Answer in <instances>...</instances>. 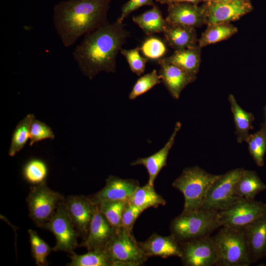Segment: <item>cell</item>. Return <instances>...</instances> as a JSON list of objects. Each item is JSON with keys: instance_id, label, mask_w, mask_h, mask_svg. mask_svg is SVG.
<instances>
[{"instance_id": "6da1fadb", "label": "cell", "mask_w": 266, "mask_h": 266, "mask_svg": "<svg viewBox=\"0 0 266 266\" xmlns=\"http://www.w3.org/2000/svg\"><path fill=\"white\" fill-rule=\"evenodd\" d=\"M130 34L123 23L117 20L84 36L72 52L81 72L90 80L101 71L115 73L117 56Z\"/></svg>"}, {"instance_id": "7a4b0ae2", "label": "cell", "mask_w": 266, "mask_h": 266, "mask_svg": "<svg viewBox=\"0 0 266 266\" xmlns=\"http://www.w3.org/2000/svg\"><path fill=\"white\" fill-rule=\"evenodd\" d=\"M111 0H65L53 8L55 30L65 47L109 22Z\"/></svg>"}, {"instance_id": "3957f363", "label": "cell", "mask_w": 266, "mask_h": 266, "mask_svg": "<svg viewBox=\"0 0 266 266\" xmlns=\"http://www.w3.org/2000/svg\"><path fill=\"white\" fill-rule=\"evenodd\" d=\"M219 175L210 173L198 166L184 168L172 184L184 196L183 211L200 209L211 186Z\"/></svg>"}, {"instance_id": "277c9868", "label": "cell", "mask_w": 266, "mask_h": 266, "mask_svg": "<svg viewBox=\"0 0 266 266\" xmlns=\"http://www.w3.org/2000/svg\"><path fill=\"white\" fill-rule=\"evenodd\" d=\"M221 227L217 211L199 209L182 211L171 221V234L180 243L206 236Z\"/></svg>"}, {"instance_id": "5b68a950", "label": "cell", "mask_w": 266, "mask_h": 266, "mask_svg": "<svg viewBox=\"0 0 266 266\" xmlns=\"http://www.w3.org/2000/svg\"><path fill=\"white\" fill-rule=\"evenodd\" d=\"M212 238L218 253L216 266H248L252 263L242 229L222 226Z\"/></svg>"}, {"instance_id": "8992f818", "label": "cell", "mask_w": 266, "mask_h": 266, "mask_svg": "<svg viewBox=\"0 0 266 266\" xmlns=\"http://www.w3.org/2000/svg\"><path fill=\"white\" fill-rule=\"evenodd\" d=\"M64 200L61 194L50 189L45 182L32 185L26 199L29 216L37 227L45 229Z\"/></svg>"}, {"instance_id": "52a82bcc", "label": "cell", "mask_w": 266, "mask_h": 266, "mask_svg": "<svg viewBox=\"0 0 266 266\" xmlns=\"http://www.w3.org/2000/svg\"><path fill=\"white\" fill-rule=\"evenodd\" d=\"M105 250L114 266L143 264L148 259L133 233L122 227L106 245Z\"/></svg>"}, {"instance_id": "ba28073f", "label": "cell", "mask_w": 266, "mask_h": 266, "mask_svg": "<svg viewBox=\"0 0 266 266\" xmlns=\"http://www.w3.org/2000/svg\"><path fill=\"white\" fill-rule=\"evenodd\" d=\"M244 169L237 168L219 175L211 186L200 209L220 211L240 199L234 192V187Z\"/></svg>"}, {"instance_id": "9c48e42d", "label": "cell", "mask_w": 266, "mask_h": 266, "mask_svg": "<svg viewBox=\"0 0 266 266\" xmlns=\"http://www.w3.org/2000/svg\"><path fill=\"white\" fill-rule=\"evenodd\" d=\"M266 214V203L240 198L228 208L217 212L221 227L243 229Z\"/></svg>"}, {"instance_id": "30bf717a", "label": "cell", "mask_w": 266, "mask_h": 266, "mask_svg": "<svg viewBox=\"0 0 266 266\" xmlns=\"http://www.w3.org/2000/svg\"><path fill=\"white\" fill-rule=\"evenodd\" d=\"M45 229L51 232L55 237L56 243L53 251H64L71 255L74 253V250L78 245L77 238L80 235L68 215L64 201L59 204Z\"/></svg>"}, {"instance_id": "8fae6325", "label": "cell", "mask_w": 266, "mask_h": 266, "mask_svg": "<svg viewBox=\"0 0 266 266\" xmlns=\"http://www.w3.org/2000/svg\"><path fill=\"white\" fill-rule=\"evenodd\" d=\"M180 259L185 266H216L218 256L212 237L206 236L180 243Z\"/></svg>"}, {"instance_id": "7c38bea8", "label": "cell", "mask_w": 266, "mask_h": 266, "mask_svg": "<svg viewBox=\"0 0 266 266\" xmlns=\"http://www.w3.org/2000/svg\"><path fill=\"white\" fill-rule=\"evenodd\" d=\"M206 13V26L231 23L250 12V0H231L221 3L204 2Z\"/></svg>"}, {"instance_id": "4fadbf2b", "label": "cell", "mask_w": 266, "mask_h": 266, "mask_svg": "<svg viewBox=\"0 0 266 266\" xmlns=\"http://www.w3.org/2000/svg\"><path fill=\"white\" fill-rule=\"evenodd\" d=\"M168 25H178L196 29L206 24L205 7L203 4L176 2L168 4L165 18Z\"/></svg>"}, {"instance_id": "5bb4252c", "label": "cell", "mask_w": 266, "mask_h": 266, "mask_svg": "<svg viewBox=\"0 0 266 266\" xmlns=\"http://www.w3.org/2000/svg\"><path fill=\"white\" fill-rule=\"evenodd\" d=\"M139 186L137 180L109 175L106 179L104 187L88 197L95 205L107 201H126Z\"/></svg>"}, {"instance_id": "9a60e30c", "label": "cell", "mask_w": 266, "mask_h": 266, "mask_svg": "<svg viewBox=\"0 0 266 266\" xmlns=\"http://www.w3.org/2000/svg\"><path fill=\"white\" fill-rule=\"evenodd\" d=\"M64 203L75 229L85 239L97 205L82 195L68 196L65 199Z\"/></svg>"}, {"instance_id": "2e32d148", "label": "cell", "mask_w": 266, "mask_h": 266, "mask_svg": "<svg viewBox=\"0 0 266 266\" xmlns=\"http://www.w3.org/2000/svg\"><path fill=\"white\" fill-rule=\"evenodd\" d=\"M116 232L100 211L97 209L91 222L88 233L79 246L85 247L88 251L105 250Z\"/></svg>"}, {"instance_id": "e0dca14e", "label": "cell", "mask_w": 266, "mask_h": 266, "mask_svg": "<svg viewBox=\"0 0 266 266\" xmlns=\"http://www.w3.org/2000/svg\"><path fill=\"white\" fill-rule=\"evenodd\" d=\"M160 69L158 74L166 89L175 99H178L182 90L193 82L197 76L191 75L172 64L162 59L158 60Z\"/></svg>"}, {"instance_id": "ac0fdd59", "label": "cell", "mask_w": 266, "mask_h": 266, "mask_svg": "<svg viewBox=\"0 0 266 266\" xmlns=\"http://www.w3.org/2000/svg\"><path fill=\"white\" fill-rule=\"evenodd\" d=\"M181 127V123L176 122L171 135L163 148L150 156L139 158L130 164L131 166L142 165L145 167L149 175L148 183L150 185H154L159 172L166 166L169 152L174 144L176 135Z\"/></svg>"}, {"instance_id": "d6986e66", "label": "cell", "mask_w": 266, "mask_h": 266, "mask_svg": "<svg viewBox=\"0 0 266 266\" xmlns=\"http://www.w3.org/2000/svg\"><path fill=\"white\" fill-rule=\"evenodd\" d=\"M138 243L148 258L153 256L162 258H180L181 256V245L171 234L162 236L154 233L145 241Z\"/></svg>"}, {"instance_id": "ffe728a7", "label": "cell", "mask_w": 266, "mask_h": 266, "mask_svg": "<svg viewBox=\"0 0 266 266\" xmlns=\"http://www.w3.org/2000/svg\"><path fill=\"white\" fill-rule=\"evenodd\" d=\"M250 257L255 263L266 255V214L242 229Z\"/></svg>"}, {"instance_id": "44dd1931", "label": "cell", "mask_w": 266, "mask_h": 266, "mask_svg": "<svg viewBox=\"0 0 266 266\" xmlns=\"http://www.w3.org/2000/svg\"><path fill=\"white\" fill-rule=\"evenodd\" d=\"M163 34L166 44L174 51L192 48L198 45L199 39L195 28L167 24Z\"/></svg>"}, {"instance_id": "7402d4cb", "label": "cell", "mask_w": 266, "mask_h": 266, "mask_svg": "<svg viewBox=\"0 0 266 266\" xmlns=\"http://www.w3.org/2000/svg\"><path fill=\"white\" fill-rule=\"evenodd\" d=\"M201 48L198 45L192 48L175 50L171 55L162 59L197 76L201 63Z\"/></svg>"}, {"instance_id": "603a6c76", "label": "cell", "mask_w": 266, "mask_h": 266, "mask_svg": "<svg viewBox=\"0 0 266 266\" xmlns=\"http://www.w3.org/2000/svg\"><path fill=\"white\" fill-rule=\"evenodd\" d=\"M228 100L233 117L237 141L240 143L246 142L250 134L249 131L253 129L252 123L255 117L239 105L233 95H229Z\"/></svg>"}, {"instance_id": "cb8c5ba5", "label": "cell", "mask_w": 266, "mask_h": 266, "mask_svg": "<svg viewBox=\"0 0 266 266\" xmlns=\"http://www.w3.org/2000/svg\"><path fill=\"white\" fill-rule=\"evenodd\" d=\"M132 20L148 36L163 33L167 25L160 9L155 4L141 14L133 16Z\"/></svg>"}, {"instance_id": "d4e9b609", "label": "cell", "mask_w": 266, "mask_h": 266, "mask_svg": "<svg viewBox=\"0 0 266 266\" xmlns=\"http://www.w3.org/2000/svg\"><path fill=\"white\" fill-rule=\"evenodd\" d=\"M266 189V185L256 172L244 169L234 187L235 195L240 198L254 200L256 196Z\"/></svg>"}, {"instance_id": "484cf974", "label": "cell", "mask_w": 266, "mask_h": 266, "mask_svg": "<svg viewBox=\"0 0 266 266\" xmlns=\"http://www.w3.org/2000/svg\"><path fill=\"white\" fill-rule=\"evenodd\" d=\"M128 201L142 211L149 207L157 208L166 204V200L156 192L154 185L148 183L143 186H139Z\"/></svg>"}, {"instance_id": "4316f807", "label": "cell", "mask_w": 266, "mask_h": 266, "mask_svg": "<svg viewBox=\"0 0 266 266\" xmlns=\"http://www.w3.org/2000/svg\"><path fill=\"white\" fill-rule=\"evenodd\" d=\"M238 32L237 28L231 23H220L207 26L198 40L200 48L226 40Z\"/></svg>"}, {"instance_id": "83f0119b", "label": "cell", "mask_w": 266, "mask_h": 266, "mask_svg": "<svg viewBox=\"0 0 266 266\" xmlns=\"http://www.w3.org/2000/svg\"><path fill=\"white\" fill-rule=\"evenodd\" d=\"M34 117L33 114H28L16 126L12 134L8 151L9 156H14L26 144L30 139L31 125Z\"/></svg>"}, {"instance_id": "f1b7e54d", "label": "cell", "mask_w": 266, "mask_h": 266, "mask_svg": "<svg viewBox=\"0 0 266 266\" xmlns=\"http://www.w3.org/2000/svg\"><path fill=\"white\" fill-rule=\"evenodd\" d=\"M68 266H113V262L105 250L88 251L84 254L77 255L75 253L70 257Z\"/></svg>"}, {"instance_id": "f546056e", "label": "cell", "mask_w": 266, "mask_h": 266, "mask_svg": "<svg viewBox=\"0 0 266 266\" xmlns=\"http://www.w3.org/2000/svg\"><path fill=\"white\" fill-rule=\"evenodd\" d=\"M249 152L256 165L260 167L264 166V158L266 152V127L263 124L259 131L250 134L246 141Z\"/></svg>"}, {"instance_id": "4dcf8cb0", "label": "cell", "mask_w": 266, "mask_h": 266, "mask_svg": "<svg viewBox=\"0 0 266 266\" xmlns=\"http://www.w3.org/2000/svg\"><path fill=\"white\" fill-rule=\"evenodd\" d=\"M48 173L47 164L38 158H32L28 160L22 169L24 179L32 185L45 183Z\"/></svg>"}, {"instance_id": "1f68e13d", "label": "cell", "mask_w": 266, "mask_h": 266, "mask_svg": "<svg viewBox=\"0 0 266 266\" xmlns=\"http://www.w3.org/2000/svg\"><path fill=\"white\" fill-rule=\"evenodd\" d=\"M127 202V200L107 201L98 205L101 213L116 232L122 227V215Z\"/></svg>"}, {"instance_id": "d6a6232c", "label": "cell", "mask_w": 266, "mask_h": 266, "mask_svg": "<svg viewBox=\"0 0 266 266\" xmlns=\"http://www.w3.org/2000/svg\"><path fill=\"white\" fill-rule=\"evenodd\" d=\"M31 251L36 265L47 266L46 258L52 248L33 230H28Z\"/></svg>"}, {"instance_id": "836d02e7", "label": "cell", "mask_w": 266, "mask_h": 266, "mask_svg": "<svg viewBox=\"0 0 266 266\" xmlns=\"http://www.w3.org/2000/svg\"><path fill=\"white\" fill-rule=\"evenodd\" d=\"M165 41L153 35L149 36L142 43L140 50L148 59L159 60L165 56L166 52Z\"/></svg>"}, {"instance_id": "e575fe53", "label": "cell", "mask_w": 266, "mask_h": 266, "mask_svg": "<svg viewBox=\"0 0 266 266\" xmlns=\"http://www.w3.org/2000/svg\"><path fill=\"white\" fill-rule=\"evenodd\" d=\"M161 82L158 73L154 69L137 80L129 94V99L133 100Z\"/></svg>"}, {"instance_id": "d590c367", "label": "cell", "mask_w": 266, "mask_h": 266, "mask_svg": "<svg viewBox=\"0 0 266 266\" xmlns=\"http://www.w3.org/2000/svg\"><path fill=\"white\" fill-rule=\"evenodd\" d=\"M140 48L136 47L131 49H121L120 53L126 58L131 71L138 76L141 75L145 70L148 59L140 54Z\"/></svg>"}, {"instance_id": "8d00e7d4", "label": "cell", "mask_w": 266, "mask_h": 266, "mask_svg": "<svg viewBox=\"0 0 266 266\" xmlns=\"http://www.w3.org/2000/svg\"><path fill=\"white\" fill-rule=\"evenodd\" d=\"M55 134L52 129L46 123L40 121L34 117L32 121L30 133V145L40 141L53 139Z\"/></svg>"}, {"instance_id": "74e56055", "label": "cell", "mask_w": 266, "mask_h": 266, "mask_svg": "<svg viewBox=\"0 0 266 266\" xmlns=\"http://www.w3.org/2000/svg\"><path fill=\"white\" fill-rule=\"evenodd\" d=\"M142 212L138 207L127 200L122 215V227L133 233L134 223Z\"/></svg>"}, {"instance_id": "f35d334b", "label": "cell", "mask_w": 266, "mask_h": 266, "mask_svg": "<svg viewBox=\"0 0 266 266\" xmlns=\"http://www.w3.org/2000/svg\"><path fill=\"white\" fill-rule=\"evenodd\" d=\"M154 5V0H129L122 7L121 15L117 20L123 23L129 15L139 8L146 5L153 6Z\"/></svg>"}, {"instance_id": "ab89813d", "label": "cell", "mask_w": 266, "mask_h": 266, "mask_svg": "<svg viewBox=\"0 0 266 266\" xmlns=\"http://www.w3.org/2000/svg\"><path fill=\"white\" fill-rule=\"evenodd\" d=\"M159 3L164 4H169L176 2H186L198 4L200 2H205L206 0H155Z\"/></svg>"}, {"instance_id": "60d3db41", "label": "cell", "mask_w": 266, "mask_h": 266, "mask_svg": "<svg viewBox=\"0 0 266 266\" xmlns=\"http://www.w3.org/2000/svg\"><path fill=\"white\" fill-rule=\"evenodd\" d=\"M231 0H206L205 2H213V3H221V2H224L228 1H229Z\"/></svg>"}, {"instance_id": "b9f144b4", "label": "cell", "mask_w": 266, "mask_h": 266, "mask_svg": "<svg viewBox=\"0 0 266 266\" xmlns=\"http://www.w3.org/2000/svg\"><path fill=\"white\" fill-rule=\"evenodd\" d=\"M265 113H266V120H265V122L264 123V124H265V126L266 127V108H265Z\"/></svg>"}, {"instance_id": "7bdbcfd3", "label": "cell", "mask_w": 266, "mask_h": 266, "mask_svg": "<svg viewBox=\"0 0 266 266\" xmlns=\"http://www.w3.org/2000/svg\"><path fill=\"white\" fill-rule=\"evenodd\" d=\"M265 257L266 258V257Z\"/></svg>"}]
</instances>
